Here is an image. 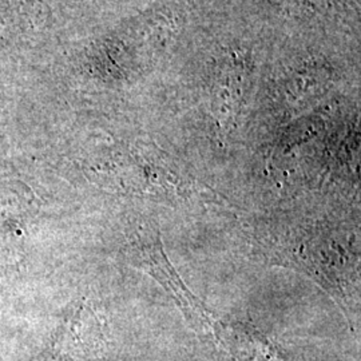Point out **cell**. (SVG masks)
<instances>
[{"label":"cell","instance_id":"cell-1","mask_svg":"<svg viewBox=\"0 0 361 361\" xmlns=\"http://www.w3.org/2000/svg\"><path fill=\"white\" fill-rule=\"evenodd\" d=\"M258 244L267 256L280 264L295 267L316 279L324 288L344 301L348 286L345 271V255L340 246L322 233L305 232L302 229H268L259 233Z\"/></svg>","mask_w":361,"mask_h":361},{"label":"cell","instance_id":"cell-2","mask_svg":"<svg viewBox=\"0 0 361 361\" xmlns=\"http://www.w3.org/2000/svg\"><path fill=\"white\" fill-rule=\"evenodd\" d=\"M137 238L141 267L145 268V271H149L150 276L154 277L169 295L173 297L178 308L185 314L186 320L193 325L194 329L207 336L221 347L225 325L219 322L201 304V301L194 296L189 288L182 283L180 276L169 262L159 240V234L155 232L154 228L150 226L138 233Z\"/></svg>","mask_w":361,"mask_h":361},{"label":"cell","instance_id":"cell-3","mask_svg":"<svg viewBox=\"0 0 361 361\" xmlns=\"http://www.w3.org/2000/svg\"><path fill=\"white\" fill-rule=\"evenodd\" d=\"M221 348L241 361H281L268 338L240 325H225Z\"/></svg>","mask_w":361,"mask_h":361}]
</instances>
